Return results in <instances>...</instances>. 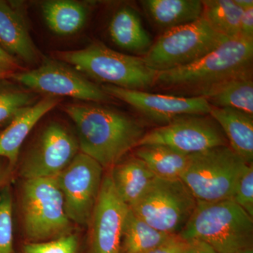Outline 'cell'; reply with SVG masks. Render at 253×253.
<instances>
[{
	"label": "cell",
	"instance_id": "3957f363",
	"mask_svg": "<svg viewBox=\"0 0 253 253\" xmlns=\"http://www.w3.org/2000/svg\"><path fill=\"white\" fill-rule=\"evenodd\" d=\"M178 235L204 243L217 253H236L253 247V217L230 199L197 201Z\"/></svg>",
	"mask_w": 253,
	"mask_h": 253
},
{
	"label": "cell",
	"instance_id": "4dcf8cb0",
	"mask_svg": "<svg viewBox=\"0 0 253 253\" xmlns=\"http://www.w3.org/2000/svg\"><path fill=\"white\" fill-rule=\"evenodd\" d=\"M240 37L253 41V7L248 8L243 11Z\"/></svg>",
	"mask_w": 253,
	"mask_h": 253
},
{
	"label": "cell",
	"instance_id": "1f68e13d",
	"mask_svg": "<svg viewBox=\"0 0 253 253\" xmlns=\"http://www.w3.org/2000/svg\"><path fill=\"white\" fill-rule=\"evenodd\" d=\"M189 244L182 253H217L208 245L197 241H188Z\"/></svg>",
	"mask_w": 253,
	"mask_h": 253
},
{
	"label": "cell",
	"instance_id": "7a4b0ae2",
	"mask_svg": "<svg viewBox=\"0 0 253 253\" xmlns=\"http://www.w3.org/2000/svg\"><path fill=\"white\" fill-rule=\"evenodd\" d=\"M253 41L229 38L196 62L156 73L153 87L201 97L213 86L253 69Z\"/></svg>",
	"mask_w": 253,
	"mask_h": 253
},
{
	"label": "cell",
	"instance_id": "8992f818",
	"mask_svg": "<svg viewBox=\"0 0 253 253\" xmlns=\"http://www.w3.org/2000/svg\"><path fill=\"white\" fill-rule=\"evenodd\" d=\"M229 38L219 34L201 17L194 22L163 32L141 56L156 73L196 62Z\"/></svg>",
	"mask_w": 253,
	"mask_h": 253
},
{
	"label": "cell",
	"instance_id": "52a82bcc",
	"mask_svg": "<svg viewBox=\"0 0 253 253\" xmlns=\"http://www.w3.org/2000/svg\"><path fill=\"white\" fill-rule=\"evenodd\" d=\"M21 211L26 236L35 242L70 234L71 221L65 211L56 176L26 179Z\"/></svg>",
	"mask_w": 253,
	"mask_h": 253
},
{
	"label": "cell",
	"instance_id": "2e32d148",
	"mask_svg": "<svg viewBox=\"0 0 253 253\" xmlns=\"http://www.w3.org/2000/svg\"><path fill=\"white\" fill-rule=\"evenodd\" d=\"M0 47L14 59L26 63L38 60V50L23 15L3 1H0Z\"/></svg>",
	"mask_w": 253,
	"mask_h": 253
},
{
	"label": "cell",
	"instance_id": "d6986e66",
	"mask_svg": "<svg viewBox=\"0 0 253 253\" xmlns=\"http://www.w3.org/2000/svg\"><path fill=\"white\" fill-rule=\"evenodd\" d=\"M109 33L116 45L134 54L144 56L153 44L140 16L130 6H123L115 12L110 21Z\"/></svg>",
	"mask_w": 253,
	"mask_h": 253
},
{
	"label": "cell",
	"instance_id": "603a6c76",
	"mask_svg": "<svg viewBox=\"0 0 253 253\" xmlns=\"http://www.w3.org/2000/svg\"><path fill=\"white\" fill-rule=\"evenodd\" d=\"M134 156L141 160L156 177L161 179H180L189 160V155L157 144L138 146Z\"/></svg>",
	"mask_w": 253,
	"mask_h": 253
},
{
	"label": "cell",
	"instance_id": "4316f807",
	"mask_svg": "<svg viewBox=\"0 0 253 253\" xmlns=\"http://www.w3.org/2000/svg\"><path fill=\"white\" fill-rule=\"evenodd\" d=\"M13 198L9 185L0 189V253H14Z\"/></svg>",
	"mask_w": 253,
	"mask_h": 253
},
{
	"label": "cell",
	"instance_id": "ffe728a7",
	"mask_svg": "<svg viewBox=\"0 0 253 253\" xmlns=\"http://www.w3.org/2000/svg\"><path fill=\"white\" fill-rule=\"evenodd\" d=\"M143 8L156 27L163 32L194 22L202 17L201 0H144Z\"/></svg>",
	"mask_w": 253,
	"mask_h": 253
},
{
	"label": "cell",
	"instance_id": "ac0fdd59",
	"mask_svg": "<svg viewBox=\"0 0 253 253\" xmlns=\"http://www.w3.org/2000/svg\"><path fill=\"white\" fill-rule=\"evenodd\" d=\"M109 173L118 196L129 207L139 201L156 178L147 166L134 156L120 161Z\"/></svg>",
	"mask_w": 253,
	"mask_h": 253
},
{
	"label": "cell",
	"instance_id": "f1b7e54d",
	"mask_svg": "<svg viewBox=\"0 0 253 253\" xmlns=\"http://www.w3.org/2000/svg\"><path fill=\"white\" fill-rule=\"evenodd\" d=\"M253 217V166H248L240 177L230 199Z\"/></svg>",
	"mask_w": 253,
	"mask_h": 253
},
{
	"label": "cell",
	"instance_id": "5b68a950",
	"mask_svg": "<svg viewBox=\"0 0 253 253\" xmlns=\"http://www.w3.org/2000/svg\"><path fill=\"white\" fill-rule=\"evenodd\" d=\"M249 166L229 146H218L189 155L180 179L196 201L217 202L231 199Z\"/></svg>",
	"mask_w": 253,
	"mask_h": 253
},
{
	"label": "cell",
	"instance_id": "83f0119b",
	"mask_svg": "<svg viewBox=\"0 0 253 253\" xmlns=\"http://www.w3.org/2000/svg\"><path fill=\"white\" fill-rule=\"evenodd\" d=\"M78 239L67 234L46 242H32L23 247V253H78Z\"/></svg>",
	"mask_w": 253,
	"mask_h": 253
},
{
	"label": "cell",
	"instance_id": "6da1fadb",
	"mask_svg": "<svg viewBox=\"0 0 253 253\" xmlns=\"http://www.w3.org/2000/svg\"><path fill=\"white\" fill-rule=\"evenodd\" d=\"M65 112L76 125L81 152L111 169L146 134L144 125L126 113L100 105L68 104Z\"/></svg>",
	"mask_w": 253,
	"mask_h": 253
},
{
	"label": "cell",
	"instance_id": "484cf974",
	"mask_svg": "<svg viewBox=\"0 0 253 253\" xmlns=\"http://www.w3.org/2000/svg\"><path fill=\"white\" fill-rule=\"evenodd\" d=\"M0 80V126L8 124L37 102L28 89Z\"/></svg>",
	"mask_w": 253,
	"mask_h": 253
},
{
	"label": "cell",
	"instance_id": "9c48e42d",
	"mask_svg": "<svg viewBox=\"0 0 253 253\" xmlns=\"http://www.w3.org/2000/svg\"><path fill=\"white\" fill-rule=\"evenodd\" d=\"M154 144L168 146L186 155L229 146L222 129L210 114L176 118L146 132L138 146Z\"/></svg>",
	"mask_w": 253,
	"mask_h": 253
},
{
	"label": "cell",
	"instance_id": "4fadbf2b",
	"mask_svg": "<svg viewBox=\"0 0 253 253\" xmlns=\"http://www.w3.org/2000/svg\"><path fill=\"white\" fill-rule=\"evenodd\" d=\"M106 94L124 101L145 118L161 126L185 115L210 114L211 106L203 97H186L123 89L109 84L102 86Z\"/></svg>",
	"mask_w": 253,
	"mask_h": 253
},
{
	"label": "cell",
	"instance_id": "8d00e7d4",
	"mask_svg": "<svg viewBox=\"0 0 253 253\" xmlns=\"http://www.w3.org/2000/svg\"><path fill=\"white\" fill-rule=\"evenodd\" d=\"M236 253H253V247L249 248V249L243 250V251H239Z\"/></svg>",
	"mask_w": 253,
	"mask_h": 253
},
{
	"label": "cell",
	"instance_id": "d4e9b609",
	"mask_svg": "<svg viewBox=\"0 0 253 253\" xmlns=\"http://www.w3.org/2000/svg\"><path fill=\"white\" fill-rule=\"evenodd\" d=\"M202 3V17L214 31L227 38L240 37L244 10L235 0H204Z\"/></svg>",
	"mask_w": 253,
	"mask_h": 253
},
{
	"label": "cell",
	"instance_id": "7402d4cb",
	"mask_svg": "<svg viewBox=\"0 0 253 253\" xmlns=\"http://www.w3.org/2000/svg\"><path fill=\"white\" fill-rule=\"evenodd\" d=\"M48 28L58 36L76 34L84 27L88 10L84 4L71 0H50L42 4Z\"/></svg>",
	"mask_w": 253,
	"mask_h": 253
},
{
	"label": "cell",
	"instance_id": "5bb4252c",
	"mask_svg": "<svg viewBox=\"0 0 253 253\" xmlns=\"http://www.w3.org/2000/svg\"><path fill=\"white\" fill-rule=\"evenodd\" d=\"M129 206L119 197L110 173L103 178L89 226V253H121L123 224Z\"/></svg>",
	"mask_w": 253,
	"mask_h": 253
},
{
	"label": "cell",
	"instance_id": "836d02e7",
	"mask_svg": "<svg viewBox=\"0 0 253 253\" xmlns=\"http://www.w3.org/2000/svg\"><path fill=\"white\" fill-rule=\"evenodd\" d=\"M19 67L12 66L4 62L0 61V80H4L11 76L16 72V70Z\"/></svg>",
	"mask_w": 253,
	"mask_h": 253
},
{
	"label": "cell",
	"instance_id": "277c9868",
	"mask_svg": "<svg viewBox=\"0 0 253 253\" xmlns=\"http://www.w3.org/2000/svg\"><path fill=\"white\" fill-rule=\"evenodd\" d=\"M55 56L82 74L109 85L145 91L154 86L156 72L141 56L118 52L101 42L84 49L57 51Z\"/></svg>",
	"mask_w": 253,
	"mask_h": 253
},
{
	"label": "cell",
	"instance_id": "d6a6232c",
	"mask_svg": "<svg viewBox=\"0 0 253 253\" xmlns=\"http://www.w3.org/2000/svg\"><path fill=\"white\" fill-rule=\"evenodd\" d=\"M4 161V159L0 158V189L5 186L9 185L8 183L13 172V169L9 167L8 163Z\"/></svg>",
	"mask_w": 253,
	"mask_h": 253
},
{
	"label": "cell",
	"instance_id": "8fae6325",
	"mask_svg": "<svg viewBox=\"0 0 253 253\" xmlns=\"http://www.w3.org/2000/svg\"><path fill=\"white\" fill-rule=\"evenodd\" d=\"M104 168L87 155L78 153L56 176L71 222L88 225L101 190Z\"/></svg>",
	"mask_w": 253,
	"mask_h": 253
},
{
	"label": "cell",
	"instance_id": "e575fe53",
	"mask_svg": "<svg viewBox=\"0 0 253 253\" xmlns=\"http://www.w3.org/2000/svg\"><path fill=\"white\" fill-rule=\"evenodd\" d=\"M0 61L9 63V64L12 65V66H16V67H19V66H18L17 60L14 59L12 56H10L9 54H7V53L1 49V47H0Z\"/></svg>",
	"mask_w": 253,
	"mask_h": 253
},
{
	"label": "cell",
	"instance_id": "7c38bea8",
	"mask_svg": "<svg viewBox=\"0 0 253 253\" xmlns=\"http://www.w3.org/2000/svg\"><path fill=\"white\" fill-rule=\"evenodd\" d=\"M78 139L61 123H49L21 165L25 179L54 177L70 164L79 150Z\"/></svg>",
	"mask_w": 253,
	"mask_h": 253
},
{
	"label": "cell",
	"instance_id": "ba28073f",
	"mask_svg": "<svg viewBox=\"0 0 253 253\" xmlns=\"http://www.w3.org/2000/svg\"><path fill=\"white\" fill-rule=\"evenodd\" d=\"M197 201L180 179L156 177L131 211L156 230L177 235L188 222Z\"/></svg>",
	"mask_w": 253,
	"mask_h": 253
},
{
	"label": "cell",
	"instance_id": "30bf717a",
	"mask_svg": "<svg viewBox=\"0 0 253 253\" xmlns=\"http://www.w3.org/2000/svg\"><path fill=\"white\" fill-rule=\"evenodd\" d=\"M14 81L46 96H69L91 102H109L112 97L75 68L59 61L46 59L31 71L16 72Z\"/></svg>",
	"mask_w": 253,
	"mask_h": 253
},
{
	"label": "cell",
	"instance_id": "d590c367",
	"mask_svg": "<svg viewBox=\"0 0 253 253\" xmlns=\"http://www.w3.org/2000/svg\"><path fill=\"white\" fill-rule=\"evenodd\" d=\"M235 1L243 10L253 7V0H235Z\"/></svg>",
	"mask_w": 253,
	"mask_h": 253
},
{
	"label": "cell",
	"instance_id": "e0dca14e",
	"mask_svg": "<svg viewBox=\"0 0 253 253\" xmlns=\"http://www.w3.org/2000/svg\"><path fill=\"white\" fill-rule=\"evenodd\" d=\"M210 115L222 129L229 147L246 164L253 163V117L239 110L211 106Z\"/></svg>",
	"mask_w": 253,
	"mask_h": 253
},
{
	"label": "cell",
	"instance_id": "f546056e",
	"mask_svg": "<svg viewBox=\"0 0 253 253\" xmlns=\"http://www.w3.org/2000/svg\"><path fill=\"white\" fill-rule=\"evenodd\" d=\"M189 244L179 235H172L162 244L146 253H182Z\"/></svg>",
	"mask_w": 253,
	"mask_h": 253
},
{
	"label": "cell",
	"instance_id": "44dd1931",
	"mask_svg": "<svg viewBox=\"0 0 253 253\" xmlns=\"http://www.w3.org/2000/svg\"><path fill=\"white\" fill-rule=\"evenodd\" d=\"M201 97L211 106L239 110L253 117V69L213 86Z\"/></svg>",
	"mask_w": 253,
	"mask_h": 253
},
{
	"label": "cell",
	"instance_id": "9a60e30c",
	"mask_svg": "<svg viewBox=\"0 0 253 253\" xmlns=\"http://www.w3.org/2000/svg\"><path fill=\"white\" fill-rule=\"evenodd\" d=\"M59 102L56 96H46L16 116L0 133V158L11 169L14 170L21 146L33 128Z\"/></svg>",
	"mask_w": 253,
	"mask_h": 253
},
{
	"label": "cell",
	"instance_id": "cb8c5ba5",
	"mask_svg": "<svg viewBox=\"0 0 253 253\" xmlns=\"http://www.w3.org/2000/svg\"><path fill=\"white\" fill-rule=\"evenodd\" d=\"M172 236L156 230L129 208L123 224L121 253H148Z\"/></svg>",
	"mask_w": 253,
	"mask_h": 253
}]
</instances>
